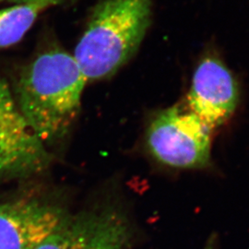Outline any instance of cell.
I'll use <instances>...</instances> for the list:
<instances>
[{"label": "cell", "mask_w": 249, "mask_h": 249, "mask_svg": "<svg viewBox=\"0 0 249 249\" xmlns=\"http://www.w3.org/2000/svg\"><path fill=\"white\" fill-rule=\"evenodd\" d=\"M88 81L73 53L46 48L19 74L15 102L36 138L45 145L62 142L78 119Z\"/></svg>", "instance_id": "1"}, {"label": "cell", "mask_w": 249, "mask_h": 249, "mask_svg": "<svg viewBox=\"0 0 249 249\" xmlns=\"http://www.w3.org/2000/svg\"><path fill=\"white\" fill-rule=\"evenodd\" d=\"M152 0H100L73 55L87 81L116 74L137 53L151 27Z\"/></svg>", "instance_id": "2"}, {"label": "cell", "mask_w": 249, "mask_h": 249, "mask_svg": "<svg viewBox=\"0 0 249 249\" xmlns=\"http://www.w3.org/2000/svg\"><path fill=\"white\" fill-rule=\"evenodd\" d=\"M213 129L185 105L160 110L145 133L151 157L177 169H203L211 164Z\"/></svg>", "instance_id": "3"}, {"label": "cell", "mask_w": 249, "mask_h": 249, "mask_svg": "<svg viewBox=\"0 0 249 249\" xmlns=\"http://www.w3.org/2000/svg\"><path fill=\"white\" fill-rule=\"evenodd\" d=\"M52 159L19 113L8 83L0 77V184L40 175Z\"/></svg>", "instance_id": "4"}, {"label": "cell", "mask_w": 249, "mask_h": 249, "mask_svg": "<svg viewBox=\"0 0 249 249\" xmlns=\"http://www.w3.org/2000/svg\"><path fill=\"white\" fill-rule=\"evenodd\" d=\"M134 233L126 213L105 206L68 214L37 249H127Z\"/></svg>", "instance_id": "5"}, {"label": "cell", "mask_w": 249, "mask_h": 249, "mask_svg": "<svg viewBox=\"0 0 249 249\" xmlns=\"http://www.w3.org/2000/svg\"><path fill=\"white\" fill-rule=\"evenodd\" d=\"M239 100V84L231 70L216 52H206L196 63L185 105L214 130L231 119Z\"/></svg>", "instance_id": "6"}, {"label": "cell", "mask_w": 249, "mask_h": 249, "mask_svg": "<svg viewBox=\"0 0 249 249\" xmlns=\"http://www.w3.org/2000/svg\"><path fill=\"white\" fill-rule=\"evenodd\" d=\"M68 214L36 199L0 204V249H37Z\"/></svg>", "instance_id": "7"}, {"label": "cell", "mask_w": 249, "mask_h": 249, "mask_svg": "<svg viewBox=\"0 0 249 249\" xmlns=\"http://www.w3.org/2000/svg\"><path fill=\"white\" fill-rule=\"evenodd\" d=\"M53 6L49 1H36L0 9V49L18 44L39 15Z\"/></svg>", "instance_id": "8"}, {"label": "cell", "mask_w": 249, "mask_h": 249, "mask_svg": "<svg viewBox=\"0 0 249 249\" xmlns=\"http://www.w3.org/2000/svg\"><path fill=\"white\" fill-rule=\"evenodd\" d=\"M36 1H49L54 4V6L58 4H62L65 0H0V3H12V4H20V3H28V2H36Z\"/></svg>", "instance_id": "9"}, {"label": "cell", "mask_w": 249, "mask_h": 249, "mask_svg": "<svg viewBox=\"0 0 249 249\" xmlns=\"http://www.w3.org/2000/svg\"><path fill=\"white\" fill-rule=\"evenodd\" d=\"M215 242H216V240L214 238H211L210 240L208 241V243L205 245L203 249H215Z\"/></svg>", "instance_id": "10"}]
</instances>
